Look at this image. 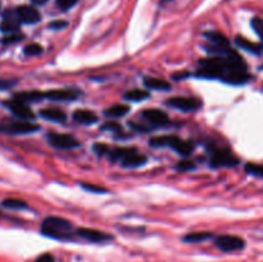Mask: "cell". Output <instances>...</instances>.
<instances>
[{"instance_id": "4", "label": "cell", "mask_w": 263, "mask_h": 262, "mask_svg": "<svg viewBox=\"0 0 263 262\" xmlns=\"http://www.w3.org/2000/svg\"><path fill=\"white\" fill-rule=\"evenodd\" d=\"M239 164V160L228 149H215L212 153V167H232Z\"/></svg>"}, {"instance_id": "14", "label": "cell", "mask_w": 263, "mask_h": 262, "mask_svg": "<svg viewBox=\"0 0 263 262\" xmlns=\"http://www.w3.org/2000/svg\"><path fill=\"white\" fill-rule=\"evenodd\" d=\"M17 16L20 18L21 22L27 23V25H33L41 20V16L35 8L29 7V5H21L16 9Z\"/></svg>"}, {"instance_id": "1", "label": "cell", "mask_w": 263, "mask_h": 262, "mask_svg": "<svg viewBox=\"0 0 263 262\" xmlns=\"http://www.w3.org/2000/svg\"><path fill=\"white\" fill-rule=\"evenodd\" d=\"M200 68L197 72L199 77L205 79H221L231 85H241L250 79L247 63L244 62L236 52L229 49L222 56L201 59Z\"/></svg>"}, {"instance_id": "30", "label": "cell", "mask_w": 263, "mask_h": 262, "mask_svg": "<svg viewBox=\"0 0 263 262\" xmlns=\"http://www.w3.org/2000/svg\"><path fill=\"white\" fill-rule=\"evenodd\" d=\"M23 35H21V33H9L8 36L4 37L3 40H1V43L3 44H14V43H20L21 40H23Z\"/></svg>"}, {"instance_id": "40", "label": "cell", "mask_w": 263, "mask_h": 262, "mask_svg": "<svg viewBox=\"0 0 263 262\" xmlns=\"http://www.w3.org/2000/svg\"><path fill=\"white\" fill-rule=\"evenodd\" d=\"M33 4H36V5H44V4L48 1V0H31Z\"/></svg>"}, {"instance_id": "3", "label": "cell", "mask_w": 263, "mask_h": 262, "mask_svg": "<svg viewBox=\"0 0 263 262\" xmlns=\"http://www.w3.org/2000/svg\"><path fill=\"white\" fill-rule=\"evenodd\" d=\"M40 130V126L37 124L30 121H14L9 124L0 125V132L13 135H23V134H33Z\"/></svg>"}, {"instance_id": "8", "label": "cell", "mask_w": 263, "mask_h": 262, "mask_svg": "<svg viewBox=\"0 0 263 262\" xmlns=\"http://www.w3.org/2000/svg\"><path fill=\"white\" fill-rule=\"evenodd\" d=\"M5 107H8L9 111L12 112L14 116L21 118V120L29 121V120H33V118H35V115H33V112L31 111L29 105H27L26 103L20 102V100L12 99V100L5 103Z\"/></svg>"}, {"instance_id": "34", "label": "cell", "mask_w": 263, "mask_h": 262, "mask_svg": "<svg viewBox=\"0 0 263 262\" xmlns=\"http://www.w3.org/2000/svg\"><path fill=\"white\" fill-rule=\"evenodd\" d=\"M103 130H109V131H122V128L116 122H107L103 126Z\"/></svg>"}, {"instance_id": "2", "label": "cell", "mask_w": 263, "mask_h": 262, "mask_svg": "<svg viewBox=\"0 0 263 262\" xmlns=\"http://www.w3.org/2000/svg\"><path fill=\"white\" fill-rule=\"evenodd\" d=\"M41 233L53 239L68 240L73 235L72 224L61 217H48L42 221Z\"/></svg>"}, {"instance_id": "32", "label": "cell", "mask_w": 263, "mask_h": 262, "mask_svg": "<svg viewBox=\"0 0 263 262\" xmlns=\"http://www.w3.org/2000/svg\"><path fill=\"white\" fill-rule=\"evenodd\" d=\"M193 168H195V164H193L192 161L184 160L177 164V170H180V171H189V170H193Z\"/></svg>"}, {"instance_id": "21", "label": "cell", "mask_w": 263, "mask_h": 262, "mask_svg": "<svg viewBox=\"0 0 263 262\" xmlns=\"http://www.w3.org/2000/svg\"><path fill=\"white\" fill-rule=\"evenodd\" d=\"M42 98H44V93L33 90V92H29V93H20V94H16L13 99L20 100V102H22V103H26L27 104V103L37 102V100H40V99H42Z\"/></svg>"}, {"instance_id": "28", "label": "cell", "mask_w": 263, "mask_h": 262, "mask_svg": "<svg viewBox=\"0 0 263 262\" xmlns=\"http://www.w3.org/2000/svg\"><path fill=\"white\" fill-rule=\"evenodd\" d=\"M250 25H252V29L254 30V33L260 36L261 41L263 43V20L262 18H260V17H254L253 20H252V22H250Z\"/></svg>"}, {"instance_id": "24", "label": "cell", "mask_w": 263, "mask_h": 262, "mask_svg": "<svg viewBox=\"0 0 263 262\" xmlns=\"http://www.w3.org/2000/svg\"><path fill=\"white\" fill-rule=\"evenodd\" d=\"M172 148L177 153L181 154V156H189V154H192V152L194 151V144L190 143V141L181 140V139L177 138L175 143H173Z\"/></svg>"}, {"instance_id": "15", "label": "cell", "mask_w": 263, "mask_h": 262, "mask_svg": "<svg viewBox=\"0 0 263 262\" xmlns=\"http://www.w3.org/2000/svg\"><path fill=\"white\" fill-rule=\"evenodd\" d=\"M143 118L154 126H164L168 124V116L161 109H145L143 112Z\"/></svg>"}, {"instance_id": "22", "label": "cell", "mask_w": 263, "mask_h": 262, "mask_svg": "<svg viewBox=\"0 0 263 262\" xmlns=\"http://www.w3.org/2000/svg\"><path fill=\"white\" fill-rule=\"evenodd\" d=\"M177 136L173 135H164V136H156L152 138L149 141V144L154 148H162V147H171L172 148L173 143L176 141Z\"/></svg>"}, {"instance_id": "36", "label": "cell", "mask_w": 263, "mask_h": 262, "mask_svg": "<svg viewBox=\"0 0 263 262\" xmlns=\"http://www.w3.org/2000/svg\"><path fill=\"white\" fill-rule=\"evenodd\" d=\"M94 151L97 152L98 154H107V153H109V151H111V149H109L107 145H104V144H95Z\"/></svg>"}, {"instance_id": "39", "label": "cell", "mask_w": 263, "mask_h": 262, "mask_svg": "<svg viewBox=\"0 0 263 262\" xmlns=\"http://www.w3.org/2000/svg\"><path fill=\"white\" fill-rule=\"evenodd\" d=\"M188 76H189L188 72H184V73L180 72V73H175L172 77H173V80H176V81H180V80L185 79V77H188Z\"/></svg>"}, {"instance_id": "26", "label": "cell", "mask_w": 263, "mask_h": 262, "mask_svg": "<svg viewBox=\"0 0 263 262\" xmlns=\"http://www.w3.org/2000/svg\"><path fill=\"white\" fill-rule=\"evenodd\" d=\"M245 172L252 175V176L263 177V164H245Z\"/></svg>"}, {"instance_id": "10", "label": "cell", "mask_w": 263, "mask_h": 262, "mask_svg": "<svg viewBox=\"0 0 263 262\" xmlns=\"http://www.w3.org/2000/svg\"><path fill=\"white\" fill-rule=\"evenodd\" d=\"M205 37H207V40L211 43V49L208 50H212V52H217L220 53V54H222V53L228 52L229 49H230V43H229L228 37L224 36L222 33H205Z\"/></svg>"}, {"instance_id": "7", "label": "cell", "mask_w": 263, "mask_h": 262, "mask_svg": "<svg viewBox=\"0 0 263 262\" xmlns=\"http://www.w3.org/2000/svg\"><path fill=\"white\" fill-rule=\"evenodd\" d=\"M48 140L53 147L58 148V149H72V148H76L80 145V141L68 134L52 132V134H49Z\"/></svg>"}, {"instance_id": "38", "label": "cell", "mask_w": 263, "mask_h": 262, "mask_svg": "<svg viewBox=\"0 0 263 262\" xmlns=\"http://www.w3.org/2000/svg\"><path fill=\"white\" fill-rule=\"evenodd\" d=\"M16 82L14 81H8V80H0V90H5V89L13 86Z\"/></svg>"}, {"instance_id": "17", "label": "cell", "mask_w": 263, "mask_h": 262, "mask_svg": "<svg viewBox=\"0 0 263 262\" xmlns=\"http://www.w3.org/2000/svg\"><path fill=\"white\" fill-rule=\"evenodd\" d=\"M40 116L45 120H49V121L53 122H65L66 118H67V115L62 109L58 108H44L40 111Z\"/></svg>"}, {"instance_id": "23", "label": "cell", "mask_w": 263, "mask_h": 262, "mask_svg": "<svg viewBox=\"0 0 263 262\" xmlns=\"http://www.w3.org/2000/svg\"><path fill=\"white\" fill-rule=\"evenodd\" d=\"M149 92H146V90L133 89V90H130L124 95V99L129 100V102H143L146 98H149Z\"/></svg>"}, {"instance_id": "20", "label": "cell", "mask_w": 263, "mask_h": 262, "mask_svg": "<svg viewBox=\"0 0 263 262\" xmlns=\"http://www.w3.org/2000/svg\"><path fill=\"white\" fill-rule=\"evenodd\" d=\"M130 111V107L126 104H114L109 108H107L104 111V115L107 117H112V118H120L122 116L127 115Z\"/></svg>"}, {"instance_id": "27", "label": "cell", "mask_w": 263, "mask_h": 262, "mask_svg": "<svg viewBox=\"0 0 263 262\" xmlns=\"http://www.w3.org/2000/svg\"><path fill=\"white\" fill-rule=\"evenodd\" d=\"M209 238H212L211 233H192L185 236V240L190 243H198L209 239Z\"/></svg>"}, {"instance_id": "19", "label": "cell", "mask_w": 263, "mask_h": 262, "mask_svg": "<svg viewBox=\"0 0 263 262\" xmlns=\"http://www.w3.org/2000/svg\"><path fill=\"white\" fill-rule=\"evenodd\" d=\"M144 84L148 89H153V90H162V92H167L171 89V84L167 82L166 80L156 79V77H146L144 80Z\"/></svg>"}, {"instance_id": "29", "label": "cell", "mask_w": 263, "mask_h": 262, "mask_svg": "<svg viewBox=\"0 0 263 262\" xmlns=\"http://www.w3.org/2000/svg\"><path fill=\"white\" fill-rule=\"evenodd\" d=\"M23 52H25V54H26V56H30V57L40 56V54H42V46L39 45V44H36V43L30 44V45L25 46Z\"/></svg>"}, {"instance_id": "31", "label": "cell", "mask_w": 263, "mask_h": 262, "mask_svg": "<svg viewBox=\"0 0 263 262\" xmlns=\"http://www.w3.org/2000/svg\"><path fill=\"white\" fill-rule=\"evenodd\" d=\"M78 0H57V5L62 10H68L77 4Z\"/></svg>"}, {"instance_id": "16", "label": "cell", "mask_w": 263, "mask_h": 262, "mask_svg": "<svg viewBox=\"0 0 263 262\" xmlns=\"http://www.w3.org/2000/svg\"><path fill=\"white\" fill-rule=\"evenodd\" d=\"M73 120L81 125H94L98 122V116L93 111L88 109H77L73 113Z\"/></svg>"}, {"instance_id": "18", "label": "cell", "mask_w": 263, "mask_h": 262, "mask_svg": "<svg viewBox=\"0 0 263 262\" xmlns=\"http://www.w3.org/2000/svg\"><path fill=\"white\" fill-rule=\"evenodd\" d=\"M235 43H236V45L239 46V48L247 50V52L249 53H253V54H261V53L263 52L262 45L253 43V41H249V40L245 39V37L237 36L236 39H235Z\"/></svg>"}, {"instance_id": "12", "label": "cell", "mask_w": 263, "mask_h": 262, "mask_svg": "<svg viewBox=\"0 0 263 262\" xmlns=\"http://www.w3.org/2000/svg\"><path fill=\"white\" fill-rule=\"evenodd\" d=\"M78 93L71 89H56V90H49V92L44 93V98L54 100V102H72L77 99Z\"/></svg>"}, {"instance_id": "13", "label": "cell", "mask_w": 263, "mask_h": 262, "mask_svg": "<svg viewBox=\"0 0 263 262\" xmlns=\"http://www.w3.org/2000/svg\"><path fill=\"white\" fill-rule=\"evenodd\" d=\"M77 235L81 236L82 239L89 240L91 243H104L113 239V236L109 235V234H105L103 231H98V230L94 229H85V228L77 230Z\"/></svg>"}, {"instance_id": "6", "label": "cell", "mask_w": 263, "mask_h": 262, "mask_svg": "<svg viewBox=\"0 0 263 262\" xmlns=\"http://www.w3.org/2000/svg\"><path fill=\"white\" fill-rule=\"evenodd\" d=\"M167 104L169 107H173L176 109H180L182 112H194L198 111L201 107V103L198 99L188 98V97H175V98H169L167 100Z\"/></svg>"}, {"instance_id": "9", "label": "cell", "mask_w": 263, "mask_h": 262, "mask_svg": "<svg viewBox=\"0 0 263 262\" xmlns=\"http://www.w3.org/2000/svg\"><path fill=\"white\" fill-rule=\"evenodd\" d=\"M121 164L124 167L135 168L140 167L146 164V156L141 153H137L135 148H127V152L125 156L121 158Z\"/></svg>"}, {"instance_id": "33", "label": "cell", "mask_w": 263, "mask_h": 262, "mask_svg": "<svg viewBox=\"0 0 263 262\" xmlns=\"http://www.w3.org/2000/svg\"><path fill=\"white\" fill-rule=\"evenodd\" d=\"M82 188L85 190H89V192H93V193H107V190L101 187H97V185H93V184H82Z\"/></svg>"}, {"instance_id": "37", "label": "cell", "mask_w": 263, "mask_h": 262, "mask_svg": "<svg viewBox=\"0 0 263 262\" xmlns=\"http://www.w3.org/2000/svg\"><path fill=\"white\" fill-rule=\"evenodd\" d=\"M35 262H56L54 261V257L52 255H49V253H45V255L40 256L39 259L36 260Z\"/></svg>"}, {"instance_id": "5", "label": "cell", "mask_w": 263, "mask_h": 262, "mask_svg": "<svg viewBox=\"0 0 263 262\" xmlns=\"http://www.w3.org/2000/svg\"><path fill=\"white\" fill-rule=\"evenodd\" d=\"M215 244L222 252H235L245 247V242L236 235H220L216 238Z\"/></svg>"}, {"instance_id": "25", "label": "cell", "mask_w": 263, "mask_h": 262, "mask_svg": "<svg viewBox=\"0 0 263 262\" xmlns=\"http://www.w3.org/2000/svg\"><path fill=\"white\" fill-rule=\"evenodd\" d=\"M3 206L5 207V208H10V210H25V208H27L26 202H23V200L21 199H16V198L4 199Z\"/></svg>"}, {"instance_id": "11", "label": "cell", "mask_w": 263, "mask_h": 262, "mask_svg": "<svg viewBox=\"0 0 263 262\" xmlns=\"http://www.w3.org/2000/svg\"><path fill=\"white\" fill-rule=\"evenodd\" d=\"M21 26V21L17 16L16 10H5L3 16V22L0 25V29L3 33H18Z\"/></svg>"}, {"instance_id": "35", "label": "cell", "mask_w": 263, "mask_h": 262, "mask_svg": "<svg viewBox=\"0 0 263 262\" xmlns=\"http://www.w3.org/2000/svg\"><path fill=\"white\" fill-rule=\"evenodd\" d=\"M67 25H68V23L66 22V21H54V22H52L50 25H49V27L53 30H61V29H65Z\"/></svg>"}]
</instances>
